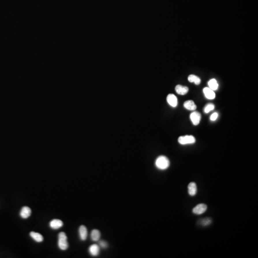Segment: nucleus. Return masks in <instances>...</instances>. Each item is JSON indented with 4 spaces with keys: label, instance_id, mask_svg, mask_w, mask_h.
Here are the masks:
<instances>
[{
    "label": "nucleus",
    "instance_id": "obj_3",
    "mask_svg": "<svg viewBox=\"0 0 258 258\" xmlns=\"http://www.w3.org/2000/svg\"><path fill=\"white\" fill-rule=\"evenodd\" d=\"M178 141L179 143L182 145L192 144L196 142V139L192 135H186L179 137Z\"/></svg>",
    "mask_w": 258,
    "mask_h": 258
},
{
    "label": "nucleus",
    "instance_id": "obj_17",
    "mask_svg": "<svg viewBox=\"0 0 258 258\" xmlns=\"http://www.w3.org/2000/svg\"><path fill=\"white\" fill-rule=\"evenodd\" d=\"M188 81L190 82H194L196 85H199L201 82V79L198 76L194 75H190L188 78Z\"/></svg>",
    "mask_w": 258,
    "mask_h": 258
},
{
    "label": "nucleus",
    "instance_id": "obj_1",
    "mask_svg": "<svg viewBox=\"0 0 258 258\" xmlns=\"http://www.w3.org/2000/svg\"><path fill=\"white\" fill-rule=\"evenodd\" d=\"M169 165V160L165 156H160L156 160V167L159 169H167Z\"/></svg>",
    "mask_w": 258,
    "mask_h": 258
},
{
    "label": "nucleus",
    "instance_id": "obj_18",
    "mask_svg": "<svg viewBox=\"0 0 258 258\" xmlns=\"http://www.w3.org/2000/svg\"><path fill=\"white\" fill-rule=\"evenodd\" d=\"M208 85L210 89H211L212 90H216L218 89V82L216 81V79H210L208 82Z\"/></svg>",
    "mask_w": 258,
    "mask_h": 258
},
{
    "label": "nucleus",
    "instance_id": "obj_13",
    "mask_svg": "<svg viewBox=\"0 0 258 258\" xmlns=\"http://www.w3.org/2000/svg\"><path fill=\"white\" fill-rule=\"evenodd\" d=\"M30 236L35 242H41L44 240V238L42 235L40 233L35 232L32 231L30 233Z\"/></svg>",
    "mask_w": 258,
    "mask_h": 258
},
{
    "label": "nucleus",
    "instance_id": "obj_7",
    "mask_svg": "<svg viewBox=\"0 0 258 258\" xmlns=\"http://www.w3.org/2000/svg\"><path fill=\"white\" fill-rule=\"evenodd\" d=\"M63 226L62 221L58 219H53L49 223V226L52 229H57Z\"/></svg>",
    "mask_w": 258,
    "mask_h": 258
},
{
    "label": "nucleus",
    "instance_id": "obj_8",
    "mask_svg": "<svg viewBox=\"0 0 258 258\" xmlns=\"http://www.w3.org/2000/svg\"><path fill=\"white\" fill-rule=\"evenodd\" d=\"M89 254L92 256H97L99 255L100 251V247L97 244H93L89 247Z\"/></svg>",
    "mask_w": 258,
    "mask_h": 258
},
{
    "label": "nucleus",
    "instance_id": "obj_6",
    "mask_svg": "<svg viewBox=\"0 0 258 258\" xmlns=\"http://www.w3.org/2000/svg\"><path fill=\"white\" fill-rule=\"evenodd\" d=\"M31 212H32V211H31V210L30 207H27V206H24L21 209L20 212V215L22 218L27 219L31 215Z\"/></svg>",
    "mask_w": 258,
    "mask_h": 258
},
{
    "label": "nucleus",
    "instance_id": "obj_10",
    "mask_svg": "<svg viewBox=\"0 0 258 258\" xmlns=\"http://www.w3.org/2000/svg\"><path fill=\"white\" fill-rule=\"evenodd\" d=\"M79 238L81 240L84 241L86 240L87 237V228L84 225H81L78 229Z\"/></svg>",
    "mask_w": 258,
    "mask_h": 258
},
{
    "label": "nucleus",
    "instance_id": "obj_12",
    "mask_svg": "<svg viewBox=\"0 0 258 258\" xmlns=\"http://www.w3.org/2000/svg\"><path fill=\"white\" fill-rule=\"evenodd\" d=\"M176 93L179 95H184L186 94L188 92L189 89L188 87L186 86H182V85H178L175 87V88Z\"/></svg>",
    "mask_w": 258,
    "mask_h": 258
},
{
    "label": "nucleus",
    "instance_id": "obj_4",
    "mask_svg": "<svg viewBox=\"0 0 258 258\" xmlns=\"http://www.w3.org/2000/svg\"><path fill=\"white\" fill-rule=\"evenodd\" d=\"M207 210V205L205 204H199L193 209V212L196 215H201L205 212Z\"/></svg>",
    "mask_w": 258,
    "mask_h": 258
},
{
    "label": "nucleus",
    "instance_id": "obj_21",
    "mask_svg": "<svg viewBox=\"0 0 258 258\" xmlns=\"http://www.w3.org/2000/svg\"><path fill=\"white\" fill-rule=\"evenodd\" d=\"M99 244L100 247H101V248H107L108 245V244L107 243V242L104 241V240H101V241H100V242H99Z\"/></svg>",
    "mask_w": 258,
    "mask_h": 258
},
{
    "label": "nucleus",
    "instance_id": "obj_19",
    "mask_svg": "<svg viewBox=\"0 0 258 258\" xmlns=\"http://www.w3.org/2000/svg\"><path fill=\"white\" fill-rule=\"evenodd\" d=\"M212 222V219L210 218H205L200 221V224L203 226H207L210 225Z\"/></svg>",
    "mask_w": 258,
    "mask_h": 258
},
{
    "label": "nucleus",
    "instance_id": "obj_14",
    "mask_svg": "<svg viewBox=\"0 0 258 258\" xmlns=\"http://www.w3.org/2000/svg\"><path fill=\"white\" fill-rule=\"evenodd\" d=\"M188 191L189 194L191 196H194L197 192V186L194 182H191L188 186Z\"/></svg>",
    "mask_w": 258,
    "mask_h": 258
},
{
    "label": "nucleus",
    "instance_id": "obj_9",
    "mask_svg": "<svg viewBox=\"0 0 258 258\" xmlns=\"http://www.w3.org/2000/svg\"><path fill=\"white\" fill-rule=\"evenodd\" d=\"M167 101L170 105L173 107H175L177 105V99L175 95L170 94L167 97Z\"/></svg>",
    "mask_w": 258,
    "mask_h": 258
},
{
    "label": "nucleus",
    "instance_id": "obj_15",
    "mask_svg": "<svg viewBox=\"0 0 258 258\" xmlns=\"http://www.w3.org/2000/svg\"><path fill=\"white\" fill-rule=\"evenodd\" d=\"M184 106L185 108L189 111H194L197 109V106L193 100H189L186 101L184 104Z\"/></svg>",
    "mask_w": 258,
    "mask_h": 258
},
{
    "label": "nucleus",
    "instance_id": "obj_16",
    "mask_svg": "<svg viewBox=\"0 0 258 258\" xmlns=\"http://www.w3.org/2000/svg\"><path fill=\"white\" fill-rule=\"evenodd\" d=\"M90 237L92 240L94 242L98 241L100 238V232L97 229H93L91 232Z\"/></svg>",
    "mask_w": 258,
    "mask_h": 258
},
{
    "label": "nucleus",
    "instance_id": "obj_5",
    "mask_svg": "<svg viewBox=\"0 0 258 258\" xmlns=\"http://www.w3.org/2000/svg\"><path fill=\"white\" fill-rule=\"evenodd\" d=\"M190 118L194 125H198L201 120V114L197 111H194L190 114Z\"/></svg>",
    "mask_w": 258,
    "mask_h": 258
},
{
    "label": "nucleus",
    "instance_id": "obj_2",
    "mask_svg": "<svg viewBox=\"0 0 258 258\" xmlns=\"http://www.w3.org/2000/svg\"><path fill=\"white\" fill-rule=\"evenodd\" d=\"M58 246L59 249L62 250H65L68 248V238L64 232H61L58 234Z\"/></svg>",
    "mask_w": 258,
    "mask_h": 258
},
{
    "label": "nucleus",
    "instance_id": "obj_11",
    "mask_svg": "<svg viewBox=\"0 0 258 258\" xmlns=\"http://www.w3.org/2000/svg\"><path fill=\"white\" fill-rule=\"evenodd\" d=\"M203 92L205 94V96L207 99H209V100H213V99H215V96H216L215 92L213 90L210 89V87H205L203 89Z\"/></svg>",
    "mask_w": 258,
    "mask_h": 258
},
{
    "label": "nucleus",
    "instance_id": "obj_22",
    "mask_svg": "<svg viewBox=\"0 0 258 258\" xmlns=\"http://www.w3.org/2000/svg\"><path fill=\"white\" fill-rule=\"evenodd\" d=\"M218 113H213L211 115V116L210 117V119L212 121H215L216 120V119L218 118Z\"/></svg>",
    "mask_w": 258,
    "mask_h": 258
},
{
    "label": "nucleus",
    "instance_id": "obj_20",
    "mask_svg": "<svg viewBox=\"0 0 258 258\" xmlns=\"http://www.w3.org/2000/svg\"><path fill=\"white\" fill-rule=\"evenodd\" d=\"M214 108H215V106H214V104H212V103H209V104H207V105L205 106V107L204 112L207 113H208L210 111H212V110H214Z\"/></svg>",
    "mask_w": 258,
    "mask_h": 258
}]
</instances>
